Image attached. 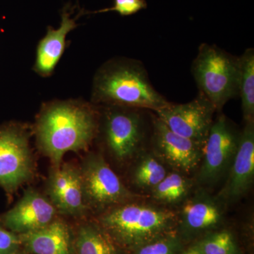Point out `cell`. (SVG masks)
Instances as JSON below:
<instances>
[{
  "label": "cell",
  "instance_id": "6da1fadb",
  "mask_svg": "<svg viewBox=\"0 0 254 254\" xmlns=\"http://www.w3.org/2000/svg\"><path fill=\"white\" fill-rule=\"evenodd\" d=\"M98 112L81 100H56L43 105L37 119V142L58 168L69 151L86 150L96 136Z\"/></svg>",
  "mask_w": 254,
  "mask_h": 254
},
{
  "label": "cell",
  "instance_id": "7a4b0ae2",
  "mask_svg": "<svg viewBox=\"0 0 254 254\" xmlns=\"http://www.w3.org/2000/svg\"><path fill=\"white\" fill-rule=\"evenodd\" d=\"M91 103L152 112L170 103L153 86L144 65L126 58H113L98 68L93 77Z\"/></svg>",
  "mask_w": 254,
  "mask_h": 254
},
{
  "label": "cell",
  "instance_id": "3957f363",
  "mask_svg": "<svg viewBox=\"0 0 254 254\" xmlns=\"http://www.w3.org/2000/svg\"><path fill=\"white\" fill-rule=\"evenodd\" d=\"M100 222L120 248L133 252L176 232L178 214L170 209L128 203L110 210L101 217Z\"/></svg>",
  "mask_w": 254,
  "mask_h": 254
},
{
  "label": "cell",
  "instance_id": "277c9868",
  "mask_svg": "<svg viewBox=\"0 0 254 254\" xmlns=\"http://www.w3.org/2000/svg\"><path fill=\"white\" fill-rule=\"evenodd\" d=\"M191 73L200 93L217 111L238 95V58L216 46L200 45L192 64Z\"/></svg>",
  "mask_w": 254,
  "mask_h": 254
},
{
  "label": "cell",
  "instance_id": "5b68a950",
  "mask_svg": "<svg viewBox=\"0 0 254 254\" xmlns=\"http://www.w3.org/2000/svg\"><path fill=\"white\" fill-rule=\"evenodd\" d=\"M241 131L222 114L214 120L203 147L197 173L200 185L210 186L228 173L240 142Z\"/></svg>",
  "mask_w": 254,
  "mask_h": 254
},
{
  "label": "cell",
  "instance_id": "8992f818",
  "mask_svg": "<svg viewBox=\"0 0 254 254\" xmlns=\"http://www.w3.org/2000/svg\"><path fill=\"white\" fill-rule=\"evenodd\" d=\"M103 137L108 149L119 160L132 158L144 139L143 118L138 108L117 105H101Z\"/></svg>",
  "mask_w": 254,
  "mask_h": 254
},
{
  "label": "cell",
  "instance_id": "52a82bcc",
  "mask_svg": "<svg viewBox=\"0 0 254 254\" xmlns=\"http://www.w3.org/2000/svg\"><path fill=\"white\" fill-rule=\"evenodd\" d=\"M33 161L26 129L18 124L0 126V187L9 194L33 175Z\"/></svg>",
  "mask_w": 254,
  "mask_h": 254
},
{
  "label": "cell",
  "instance_id": "ba28073f",
  "mask_svg": "<svg viewBox=\"0 0 254 254\" xmlns=\"http://www.w3.org/2000/svg\"><path fill=\"white\" fill-rule=\"evenodd\" d=\"M215 111L213 105L199 92L190 103H170L153 113L171 131L204 145Z\"/></svg>",
  "mask_w": 254,
  "mask_h": 254
},
{
  "label": "cell",
  "instance_id": "9c48e42d",
  "mask_svg": "<svg viewBox=\"0 0 254 254\" xmlns=\"http://www.w3.org/2000/svg\"><path fill=\"white\" fill-rule=\"evenodd\" d=\"M85 203L105 208L125 203L133 195L100 155H91L81 172Z\"/></svg>",
  "mask_w": 254,
  "mask_h": 254
},
{
  "label": "cell",
  "instance_id": "30bf717a",
  "mask_svg": "<svg viewBox=\"0 0 254 254\" xmlns=\"http://www.w3.org/2000/svg\"><path fill=\"white\" fill-rule=\"evenodd\" d=\"M155 154L175 171L188 175L199 167L204 145L177 134L155 115H152Z\"/></svg>",
  "mask_w": 254,
  "mask_h": 254
},
{
  "label": "cell",
  "instance_id": "8fae6325",
  "mask_svg": "<svg viewBox=\"0 0 254 254\" xmlns=\"http://www.w3.org/2000/svg\"><path fill=\"white\" fill-rule=\"evenodd\" d=\"M224 205L217 196L200 190L187 198L178 214L177 232L182 240L217 229L223 220Z\"/></svg>",
  "mask_w": 254,
  "mask_h": 254
},
{
  "label": "cell",
  "instance_id": "7c38bea8",
  "mask_svg": "<svg viewBox=\"0 0 254 254\" xmlns=\"http://www.w3.org/2000/svg\"><path fill=\"white\" fill-rule=\"evenodd\" d=\"M225 185L217 198L224 204L240 200L249 191L254 179V122L246 123Z\"/></svg>",
  "mask_w": 254,
  "mask_h": 254
},
{
  "label": "cell",
  "instance_id": "4fadbf2b",
  "mask_svg": "<svg viewBox=\"0 0 254 254\" xmlns=\"http://www.w3.org/2000/svg\"><path fill=\"white\" fill-rule=\"evenodd\" d=\"M56 208L35 190L25 191L21 199L1 217L3 225L16 235L46 226L54 220Z\"/></svg>",
  "mask_w": 254,
  "mask_h": 254
},
{
  "label": "cell",
  "instance_id": "5bb4252c",
  "mask_svg": "<svg viewBox=\"0 0 254 254\" xmlns=\"http://www.w3.org/2000/svg\"><path fill=\"white\" fill-rule=\"evenodd\" d=\"M74 8L70 4L65 5L61 11L60 27L55 29L48 26L46 34L38 43L33 70L43 77H48L54 73L64 53L66 36L78 26L76 20L83 15V10L76 17L71 18Z\"/></svg>",
  "mask_w": 254,
  "mask_h": 254
},
{
  "label": "cell",
  "instance_id": "9a60e30c",
  "mask_svg": "<svg viewBox=\"0 0 254 254\" xmlns=\"http://www.w3.org/2000/svg\"><path fill=\"white\" fill-rule=\"evenodd\" d=\"M48 194L60 213L73 216L84 213L81 173L71 165L57 169L50 178Z\"/></svg>",
  "mask_w": 254,
  "mask_h": 254
},
{
  "label": "cell",
  "instance_id": "2e32d148",
  "mask_svg": "<svg viewBox=\"0 0 254 254\" xmlns=\"http://www.w3.org/2000/svg\"><path fill=\"white\" fill-rule=\"evenodd\" d=\"M18 235L28 253L71 254V235L63 222L53 220L41 229Z\"/></svg>",
  "mask_w": 254,
  "mask_h": 254
},
{
  "label": "cell",
  "instance_id": "e0dca14e",
  "mask_svg": "<svg viewBox=\"0 0 254 254\" xmlns=\"http://www.w3.org/2000/svg\"><path fill=\"white\" fill-rule=\"evenodd\" d=\"M71 249L73 254H123L104 229L94 224L79 227Z\"/></svg>",
  "mask_w": 254,
  "mask_h": 254
},
{
  "label": "cell",
  "instance_id": "ac0fdd59",
  "mask_svg": "<svg viewBox=\"0 0 254 254\" xmlns=\"http://www.w3.org/2000/svg\"><path fill=\"white\" fill-rule=\"evenodd\" d=\"M238 95L245 123L254 122V50L249 48L239 57Z\"/></svg>",
  "mask_w": 254,
  "mask_h": 254
},
{
  "label": "cell",
  "instance_id": "d6986e66",
  "mask_svg": "<svg viewBox=\"0 0 254 254\" xmlns=\"http://www.w3.org/2000/svg\"><path fill=\"white\" fill-rule=\"evenodd\" d=\"M192 188V182L179 172L168 173L151 190L153 199L164 204H177L187 199Z\"/></svg>",
  "mask_w": 254,
  "mask_h": 254
},
{
  "label": "cell",
  "instance_id": "ffe728a7",
  "mask_svg": "<svg viewBox=\"0 0 254 254\" xmlns=\"http://www.w3.org/2000/svg\"><path fill=\"white\" fill-rule=\"evenodd\" d=\"M164 163L152 153L141 156L133 174V183L138 188L152 190L168 175Z\"/></svg>",
  "mask_w": 254,
  "mask_h": 254
},
{
  "label": "cell",
  "instance_id": "44dd1931",
  "mask_svg": "<svg viewBox=\"0 0 254 254\" xmlns=\"http://www.w3.org/2000/svg\"><path fill=\"white\" fill-rule=\"evenodd\" d=\"M201 254H238V247L231 232L220 230L208 234L197 242Z\"/></svg>",
  "mask_w": 254,
  "mask_h": 254
},
{
  "label": "cell",
  "instance_id": "7402d4cb",
  "mask_svg": "<svg viewBox=\"0 0 254 254\" xmlns=\"http://www.w3.org/2000/svg\"><path fill=\"white\" fill-rule=\"evenodd\" d=\"M183 247V240L176 232L142 246L132 254H180Z\"/></svg>",
  "mask_w": 254,
  "mask_h": 254
},
{
  "label": "cell",
  "instance_id": "603a6c76",
  "mask_svg": "<svg viewBox=\"0 0 254 254\" xmlns=\"http://www.w3.org/2000/svg\"><path fill=\"white\" fill-rule=\"evenodd\" d=\"M147 6L148 4L145 0H114V4L112 7L105 8V9L94 11H85L83 10V15L115 11L122 16H128L136 14L141 10L146 9Z\"/></svg>",
  "mask_w": 254,
  "mask_h": 254
},
{
  "label": "cell",
  "instance_id": "cb8c5ba5",
  "mask_svg": "<svg viewBox=\"0 0 254 254\" xmlns=\"http://www.w3.org/2000/svg\"><path fill=\"white\" fill-rule=\"evenodd\" d=\"M20 245L21 241L18 235L0 225V251L9 254L18 251Z\"/></svg>",
  "mask_w": 254,
  "mask_h": 254
},
{
  "label": "cell",
  "instance_id": "d4e9b609",
  "mask_svg": "<svg viewBox=\"0 0 254 254\" xmlns=\"http://www.w3.org/2000/svg\"><path fill=\"white\" fill-rule=\"evenodd\" d=\"M180 254H201V253H200L199 249H198V245L195 243L187 248V250L182 251Z\"/></svg>",
  "mask_w": 254,
  "mask_h": 254
},
{
  "label": "cell",
  "instance_id": "484cf974",
  "mask_svg": "<svg viewBox=\"0 0 254 254\" xmlns=\"http://www.w3.org/2000/svg\"><path fill=\"white\" fill-rule=\"evenodd\" d=\"M9 254H21L19 253V252H18V251H16V252H13V253Z\"/></svg>",
  "mask_w": 254,
  "mask_h": 254
}]
</instances>
